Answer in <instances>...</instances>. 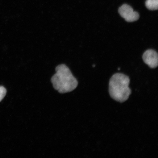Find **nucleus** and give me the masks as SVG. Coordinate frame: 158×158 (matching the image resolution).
Segmentation results:
<instances>
[{"label": "nucleus", "mask_w": 158, "mask_h": 158, "mask_svg": "<svg viewBox=\"0 0 158 158\" xmlns=\"http://www.w3.org/2000/svg\"><path fill=\"white\" fill-rule=\"evenodd\" d=\"M56 73L51 78V82L55 90L60 94L72 91L78 85V82L71 72L70 69L64 64L57 66Z\"/></svg>", "instance_id": "obj_1"}, {"label": "nucleus", "mask_w": 158, "mask_h": 158, "mask_svg": "<svg viewBox=\"0 0 158 158\" xmlns=\"http://www.w3.org/2000/svg\"><path fill=\"white\" fill-rule=\"evenodd\" d=\"M130 79L128 76L116 73L110 78L109 84L110 96L116 101L123 102L127 101L131 93L129 87Z\"/></svg>", "instance_id": "obj_2"}, {"label": "nucleus", "mask_w": 158, "mask_h": 158, "mask_svg": "<svg viewBox=\"0 0 158 158\" xmlns=\"http://www.w3.org/2000/svg\"><path fill=\"white\" fill-rule=\"evenodd\" d=\"M118 12L122 17L128 22H133L139 18V13L134 10L130 6L124 4L119 8Z\"/></svg>", "instance_id": "obj_3"}, {"label": "nucleus", "mask_w": 158, "mask_h": 158, "mask_svg": "<svg viewBox=\"0 0 158 158\" xmlns=\"http://www.w3.org/2000/svg\"><path fill=\"white\" fill-rule=\"evenodd\" d=\"M143 62L152 69L156 68L158 64V54L156 51L150 49L145 51L143 56Z\"/></svg>", "instance_id": "obj_4"}, {"label": "nucleus", "mask_w": 158, "mask_h": 158, "mask_svg": "<svg viewBox=\"0 0 158 158\" xmlns=\"http://www.w3.org/2000/svg\"><path fill=\"white\" fill-rule=\"evenodd\" d=\"M145 5L147 9L151 10H155L158 8V0H147Z\"/></svg>", "instance_id": "obj_5"}, {"label": "nucleus", "mask_w": 158, "mask_h": 158, "mask_svg": "<svg viewBox=\"0 0 158 158\" xmlns=\"http://www.w3.org/2000/svg\"><path fill=\"white\" fill-rule=\"evenodd\" d=\"M6 92V90L3 86H0V102L4 98Z\"/></svg>", "instance_id": "obj_6"}, {"label": "nucleus", "mask_w": 158, "mask_h": 158, "mask_svg": "<svg viewBox=\"0 0 158 158\" xmlns=\"http://www.w3.org/2000/svg\"><path fill=\"white\" fill-rule=\"evenodd\" d=\"M118 70H120V68H118Z\"/></svg>", "instance_id": "obj_7"}, {"label": "nucleus", "mask_w": 158, "mask_h": 158, "mask_svg": "<svg viewBox=\"0 0 158 158\" xmlns=\"http://www.w3.org/2000/svg\"><path fill=\"white\" fill-rule=\"evenodd\" d=\"M93 67H95V65H93Z\"/></svg>", "instance_id": "obj_8"}]
</instances>
